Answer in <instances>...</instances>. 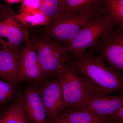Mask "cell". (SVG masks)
Here are the masks:
<instances>
[{"label":"cell","instance_id":"cell-10","mask_svg":"<svg viewBox=\"0 0 123 123\" xmlns=\"http://www.w3.org/2000/svg\"><path fill=\"white\" fill-rule=\"evenodd\" d=\"M24 114L31 123H49L39 90L27 86L22 97Z\"/></svg>","mask_w":123,"mask_h":123},{"label":"cell","instance_id":"cell-8","mask_svg":"<svg viewBox=\"0 0 123 123\" xmlns=\"http://www.w3.org/2000/svg\"><path fill=\"white\" fill-rule=\"evenodd\" d=\"M39 90L49 123L66 110L61 86L56 75L49 77Z\"/></svg>","mask_w":123,"mask_h":123},{"label":"cell","instance_id":"cell-22","mask_svg":"<svg viewBox=\"0 0 123 123\" xmlns=\"http://www.w3.org/2000/svg\"><path fill=\"white\" fill-rule=\"evenodd\" d=\"M50 123H66L65 121L61 119L56 118L55 120L52 121Z\"/></svg>","mask_w":123,"mask_h":123},{"label":"cell","instance_id":"cell-17","mask_svg":"<svg viewBox=\"0 0 123 123\" xmlns=\"http://www.w3.org/2000/svg\"><path fill=\"white\" fill-rule=\"evenodd\" d=\"M64 0H42L40 11L50 21H55L63 12Z\"/></svg>","mask_w":123,"mask_h":123},{"label":"cell","instance_id":"cell-16","mask_svg":"<svg viewBox=\"0 0 123 123\" xmlns=\"http://www.w3.org/2000/svg\"><path fill=\"white\" fill-rule=\"evenodd\" d=\"M105 5L106 14L111 18L115 26L123 27V0H98Z\"/></svg>","mask_w":123,"mask_h":123},{"label":"cell","instance_id":"cell-18","mask_svg":"<svg viewBox=\"0 0 123 123\" xmlns=\"http://www.w3.org/2000/svg\"><path fill=\"white\" fill-rule=\"evenodd\" d=\"M64 2L65 8L63 12L56 18L72 15L78 12L84 7L100 2L98 0H64Z\"/></svg>","mask_w":123,"mask_h":123},{"label":"cell","instance_id":"cell-13","mask_svg":"<svg viewBox=\"0 0 123 123\" xmlns=\"http://www.w3.org/2000/svg\"><path fill=\"white\" fill-rule=\"evenodd\" d=\"M57 118L66 123H113L110 118L98 116L81 107L66 110Z\"/></svg>","mask_w":123,"mask_h":123},{"label":"cell","instance_id":"cell-1","mask_svg":"<svg viewBox=\"0 0 123 123\" xmlns=\"http://www.w3.org/2000/svg\"><path fill=\"white\" fill-rule=\"evenodd\" d=\"M72 57L70 63L84 81L90 98L122 92V73L109 66L100 55L86 51Z\"/></svg>","mask_w":123,"mask_h":123},{"label":"cell","instance_id":"cell-11","mask_svg":"<svg viewBox=\"0 0 123 123\" xmlns=\"http://www.w3.org/2000/svg\"><path fill=\"white\" fill-rule=\"evenodd\" d=\"M21 53L0 44V80L13 85L18 82Z\"/></svg>","mask_w":123,"mask_h":123},{"label":"cell","instance_id":"cell-23","mask_svg":"<svg viewBox=\"0 0 123 123\" xmlns=\"http://www.w3.org/2000/svg\"><path fill=\"white\" fill-rule=\"evenodd\" d=\"M8 3H14L22 1L23 0H6Z\"/></svg>","mask_w":123,"mask_h":123},{"label":"cell","instance_id":"cell-14","mask_svg":"<svg viewBox=\"0 0 123 123\" xmlns=\"http://www.w3.org/2000/svg\"><path fill=\"white\" fill-rule=\"evenodd\" d=\"M22 96L19 94L15 101L0 114V123H31L24 114Z\"/></svg>","mask_w":123,"mask_h":123},{"label":"cell","instance_id":"cell-19","mask_svg":"<svg viewBox=\"0 0 123 123\" xmlns=\"http://www.w3.org/2000/svg\"><path fill=\"white\" fill-rule=\"evenodd\" d=\"M14 85L0 80V104L2 105L14 97Z\"/></svg>","mask_w":123,"mask_h":123},{"label":"cell","instance_id":"cell-6","mask_svg":"<svg viewBox=\"0 0 123 123\" xmlns=\"http://www.w3.org/2000/svg\"><path fill=\"white\" fill-rule=\"evenodd\" d=\"M17 14L9 5L0 6V44L21 52L22 44L30 35L27 28L17 19Z\"/></svg>","mask_w":123,"mask_h":123},{"label":"cell","instance_id":"cell-3","mask_svg":"<svg viewBox=\"0 0 123 123\" xmlns=\"http://www.w3.org/2000/svg\"><path fill=\"white\" fill-rule=\"evenodd\" d=\"M29 39L35 48L40 62L48 78L56 75L63 65L72 57L66 47L43 34L30 35Z\"/></svg>","mask_w":123,"mask_h":123},{"label":"cell","instance_id":"cell-2","mask_svg":"<svg viewBox=\"0 0 123 123\" xmlns=\"http://www.w3.org/2000/svg\"><path fill=\"white\" fill-rule=\"evenodd\" d=\"M104 7L100 2L84 7L72 15L56 18L46 26L44 34L67 47L86 24L98 15L106 13Z\"/></svg>","mask_w":123,"mask_h":123},{"label":"cell","instance_id":"cell-20","mask_svg":"<svg viewBox=\"0 0 123 123\" xmlns=\"http://www.w3.org/2000/svg\"><path fill=\"white\" fill-rule=\"evenodd\" d=\"M42 1V0H23L18 13L39 10Z\"/></svg>","mask_w":123,"mask_h":123},{"label":"cell","instance_id":"cell-7","mask_svg":"<svg viewBox=\"0 0 123 123\" xmlns=\"http://www.w3.org/2000/svg\"><path fill=\"white\" fill-rule=\"evenodd\" d=\"M90 52L101 56L111 67L122 73L123 72V27H117L102 39Z\"/></svg>","mask_w":123,"mask_h":123},{"label":"cell","instance_id":"cell-9","mask_svg":"<svg viewBox=\"0 0 123 123\" xmlns=\"http://www.w3.org/2000/svg\"><path fill=\"white\" fill-rule=\"evenodd\" d=\"M48 78L42 68L35 48L29 39L24 43L21 52L18 81L27 80L44 82Z\"/></svg>","mask_w":123,"mask_h":123},{"label":"cell","instance_id":"cell-21","mask_svg":"<svg viewBox=\"0 0 123 123\" xmlns=\"http://www.w3.org/2000/svg\"><path fill=\"white\" fill-rule=\"evenodd\" d=\"M113 123H123V107L109 116Z\"/></svg>","mask_w":123,"mask_h":123},{"label":"cell","instance_id":"cell-24","mask_svg":"<svg viewBox=\"0 0 123 123\" xmlns=\"http://www.w3.org/2000/svg\"><path fill=\"white\" fill-rule=\"evenodd\" d=\"M2 105H0V110H1V107H2Z\"/></svg>","mask_w":123,"mask_h":123},{"label":"cell","instance_id":"cell-12","mask_svg":"<svg viewBox=\"0 0 123 123\" xmlns=\"http://www.w3.org/2000/svg\"><path fill=\"white\" fill-rule=\"evenodd\" d=\"M123 107V94L117 95H101L91 98L82 108L93 114L105 118Z\"/></svg>","mask_w":123,"mask_h":123},{"label":"cell","instance_id":"cell-15","mask_svg":"<svg viewBox=\"0 0 123 123\" xmlns=\"http://www.w3.org/2000/svg\"><path fill=\"white\" fill-rule=\"evenodd\" d=\"M17 19L27 28L38 26H47L50 21L40 10H34L18 13Z\"/></svg>","mask_w":123,"mask_h":123},{"label":"cell","instance_id":"cell-5","mask_svg":"<svg viewBox=\"0 0 123 123\" xmlns=\"http://www.w3.org/2000/svg\"><path fill=\"white\" fill-rule=\"evenodd\" d=\"M55 75L61 86L66 110L81 107L90 98L85 83L70 62L61 67Z\"/></svg>","mask_w":123,"mask_h":123},{"label":"cell","instance_id":"cell-4","mask_svg":"<svg viewBox=\"0 0 123 123\" xmlns=\"http://www.w3.org/2000/svg\"><path fill=\"white\" fill-rule=\"evenodd\" d=\"M111 17L103 13L93 18L85 25L66 50L72 56L85 52L88 48H93L115 28Z\"/></svg>","mask_w":123,"mask_h":123}]
</instances>
